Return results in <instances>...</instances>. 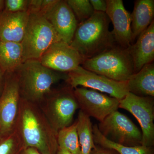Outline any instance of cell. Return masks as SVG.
I'll return each mask as SVG.
<instances>
[{
	"label": "cell",
	"instance_id": "obj_7",
	"mask_svg": "<svg viewBox=\"0 0 154 154\" xmlns=\"http://www.w3.org/2000/svg\"><path fill=\"white\" fill-rule=\"evenodd\" d=\"M19 81L15 71L5 73L0 96V137L15 131L20 107Z\"/></svg>",
	"mask_w": 154,
	"mask_h": 154
},
{
	"label": "cell",
	"instance_id": "obj_18",
	"mask_svg": "<svg viewBox=\"0 0 154 154\" xmlns=\"http://www.w3.org/2000/svg\"><path fill=\"white\" fill-rule=\"evenodd\" d=\"M129 93L141 97L154 96V64H147L127 81Z\"/></svg>",
	"mask_w": 154,
	"mask_h": 154
},
{
	"label": "cell",
	"instance_id": "obj_9",
	"mask_svg": "<svg viewBox=\"0 0 154 154\" xmlns=\"http://www.w3.org/2000/svg\"><path fill=\"white\" fill-rule=\"evenodd\" d=\"M66 82L73 89L77 87L90 88L108 94L111 97L120 100L128 92L127 81L118 82L97 74L83 68L81 66L67 73Z\"/></svg>",
	"mask_w": 154,
	"mask_h": 154
},
{
	"label": "cell",
	"instance_id": "obj_11",
	"mask_svg": "<svg viewBox=\"0 0 154 154\" xmlns=\"http://www.w3.org/2000/svg\"><path fill=\"white\" fill-rule=\"evenodd\" d=\"M74 93L80 110L99 122L119 108V100L96 90L77 87Z\"/></svg>",
	"mask_w": 154,
	"mask_h": 154
},
{
	"label": "cell",
	"instance_id": "obj_15",
	"mask_svg": "<svg viewBox=\"0 0 154 154\" xmlns=\"http://www.w3.org/2000/svg\"><path fill=\"white\" fill-rule=\"evenodd\" d=\"M28 12H0V40L21 43L29 18Z\"/></svg>",
	"mask_w": 154,
	"mask_h": 154
},
{
	"label": "cell",
	"instance_id": "obj_14",
	"mask_svg": "<svg viewBox=\"0 0 154 154\" xmlns=\"http://www.w3.org/2000/svg\"><path fill=\"white\" fill-rule=\"evenodd\" d=\"M43 16L52 25L61 40L70 45L79 24L66 1L58 0Z\"/></svg>",
	"mask_w": 154,
	"mask_h": 154
},
{
	"label": "cell",
	"instance_id": "obj_19",
	"mask_svg": "<svg viewBox=\"0 0 154 154\" xmlns=\"http://www.w3.org/2000/svg\"><path fill=\"white\" fill-rule=\"evenodd\" d=\"M23 62L21 43L0 40V68L4 73L15 71Z\"/></svg>",
	"mask_w": 154,
	"mask_h": 154
},
{
	"label": "cell",
	"instance_id": "obj_12",
	"mask_svg": "<svg viewBox=\"0 0 154 154\" xmlns=\"http://www.w3.org/2000/svg\"><path fill=\"white\" fill-rule=\"evenodd\" d=\"M38 60L48 68L68 73L81 66L84 60L69 44L61 41L51 45Z\"/></svg>",
	"mask_w": 154,
	"mask_h": 154
},
{
	"label": "cell",
	"instance_id": "obj_21",
	"mask_svg": "<svg viewBox=\"0 0 154 154\" xmlns=\"http://www.w3.org/2000/svg\"><path fill=\"white\" fill-rule=\"evenodd\" d=\"M77 130L81 147L80 154H90L96 147L93 136V125L90 117L80 110L76 120Z\"/></svg>",
	"mask_w": 154,
	"mask_h": 154
},
{
	"label": "cell",
	"instance_id": "obj_26",
	"mask_svg": "<svg viewBox=\"0 0 154 154\" xmlns=\"http://www.w3.org/2000/svg\"><path fill=\"white\" fill-rule=\"evenodd\" d=\"M90 2L95 12H106L107 7L106 0H90Z\"/></svg>",
	"mask_w": 154,
	"mask_h": 154
},
{
	"label": "cell",
	"instance_id": "obj_6",
	"mask_svg": "<svg viewBox=\"0 0 154 154\" xmlns=\"http://www.w3.org/2000/svg\"><path fill=\"white\" fill-rule=\"evenodd\" d=\"M38 105L57 133L72 124L75 113L79 108L74 89L70 86L57 90L52 89Z\"/></svg>",
	"mask_w": 154,
	"mask_h": 154
},
{
	"label": "cell",
	"instance_id": "obj_27",
	"mask_svg": "<svg viewBox=\"0 0 154 154\" xmlns=\"http://www.w3.org/2000/svg\"><path fill=\"white\" fill-rule=\"evenodd\" d=\"M90 154H119L117 152L112 149L102 147L96 145L95 148L93 149Z\"/></svg>",
	"mask_w": 154,
	"mask_h": 154
},
{
	"label": "cell",
	"instance_id": "obj_24",
	"mask_svg": "<svg viewBox=\"0 0 154 154\" xmlns=\"http://www.w3.org/2000/svg\"><path fill=\"white\" fill-rule=\"evenodd\" d=\"M23 148L22 140L16 130L0 137V154H19Z\"/></svg>",
	"mask_w": 154,
	"mask_h": 154
},
{
	"label": "cell",
	"instance_id": "obj_1",
	"mask_svg": "<svg viewBox=\"0 0 154 154\" xmlns=\"http://www.w3.org/2000/svg\"><path fill=\"white\" fill-rule=\"evenodd\" d=\"M15 130L24 148H33L42 154L56 152L57 133L38 105L21 98Z\"/></svg>",
	"mask_w": 154,
	"mask_h": 154
},
{
	"label": "cell",
	"instance_id": "obj_13",
	"mask_svg": "<svg viewBox=\"0 0 154 154\" xmlns=\"http://www.w3.org/2000/svg\"><path fill=\"white\" fill-rule=\"evenodd\" d=\"M105 14L113 24L111 31L116 44L128 48L132 42L131 14L125 8L122 0H106Z\"/></svg>",
	"mask_w": 154,
	"mask_h": 154
},
{
	"label": "cell",
	"instance_id": "obj_16",
	"mask_svg": "<svg viewBox=\"0 0 154 154\" xmlns=\"http://www.w3.org/2000/svg\"><path fill=\"white\" fill-rule=\"evenodd\" d=\"M134 74L154 60V21L138 37L136 42L130 46Z\"/></svg>",
	"mask_w": 154,
	"mask_h": 154
},
{
	"label": "cell",
	"instance_id": "obj_10",
	"mask_svg": "<svg viewBox=\"0 0 154 154\" xmlns=\"http://www.w3.org/2000/svg\"><path fill=\"white\" fill-rule=\"evenodd\" d=\"M119 108L127 110L138 122L141 128L142 146L153 147L154 97H141L128 93L119 100Z\"/></svg>",
	"mask_w": 154,
	"mask_h": 154
},
{
	"label": "cell",
	"instance_id": "obj_23",
	"mask_svg": "<svg viewBox=\"0 0 154 154\" xmlns=\"http://www.w3.org/2000/svg\"><path fill=\"white\" fill-rule=\"evenodd\" d=\"M66 2L74 14L78 24L90 19L95 12L89 0H67Z\"/></svg>",
	"mask_w": 154,
	"mask_h": 154
},
{
	"label": "cell",
	"instance_id": "obj_8",
	"mask_svg": "<svg viewBox=\"0 0 154 154\" xmlns=\"http://www.w3.org/2000/svg\"><path fill=\"white\" fill-rule=\"evenodd\" d=\"M97 125L105 137L115 143L129 147L142 145L141 131L128 117L118 110Z\"/></svg>",
	"mask_w": 154,
	"mask_h": 154
},
{
	"label": "cell",
	"instance_id": "obj_30",
	"mask_svg": "<svg viewBox=\"0 0 154 154\" xmlns=\"http://www.w3.org/2000/svg\"><path fill=\"white\" fill-rule=\"evenodd\" d=\"M55 154H72L69 152L63 149L60 148H58L57 151Z\"/></svg>",
	"mask_w": 154,
	"mask_h": 154
},
{
	"label": "cell",
	"instance_id": "obj_2",
	"mask_svg": "<svg viewBox=\"0 0 154 154\" xmlns=\"http://www.w3.org/2000/svg\"><path fill=\"white\" fill-rule=\"evenodd\" d=\"M105 13L95 12L88 20L78 24L70 45L84 60L95 57L117 45Z\"/></svg>",
	"mask_w": 154,
	"mask_h": 154
},
{
	"label": "cell",
	"instance_id": "obj_25",
	"mask_svg": "<svg viewBox=\"0 0 154 154\" xmlns=\"http://www.w3.org/2000/svg\"><path fill=\"white\" fill-rule=\"evenodd\" d=\"M28 0H5L4 10L11 13L28 12Z\"/></svg>",
	"mask_w": 154,
	"mask_h": 154
},
{
	"label": "cell",
	"instance_id": "obj_17",
	"mask_svg": "<svg viewBox=\"0 0 154 154\" xmlns=\"http://www.w3.org/2000/svg\"><path fill=\"white\" fill-rule=\"evenodd\" d=\"M154 0H137L131 17L132 42L146 30L154 21Z\"/></svg>",
	"mask_w": 154,
	"mask_h": 154
},
{
	"label": "cell",
	"instance_id": "obj_29",
	"mask_svg": "<svg viewBox=\"0 0 154 154\" xmlns=\"http://www.w3.org/2000/svg\"><path fill=\"white\" fill-rule=\"evenodd\" d=\"M5 73L0 68V96L2 91L5 82Z\"/></svg>",
	"mask_w": 154,
	"mask_h": 154
},
{
	"label": "cell",
	"instance_id": "obj_20",
	"mask_svg": "<svg viewBox=\"0 0 154 154\" xmlns=\"http://www.w3.org/2000/svg\"><path fill=\"white\" fill-rule=\"evenodd\" d=\"M94 141L96 145L102 147L112 149L119 154H154L153 147L143 146H127L115 143L107 139L101 134L98 129V125H93Z\"/></svg>",
	"mask_w": 154,
	"mask_h": 154
},
{
	"label": "cell",
	"instance_id": "obj_4",
	"mask_svg": "<svg viewBox=\"0 0 154 154\" xmlns=\"http://www.w3.org/2000/svg\"><path fill=\"white\" fill-rule=\"evenodd\" d=\"M83 68L118 82H126L134 74L130 47L116 45L99 55L83 61Z\"/></svg>",
	"mask_w": 154,
	"mask_h": 154
},
{
	"label": "cell",
	"instance_id": "obj_3",
	"mask_svg": "<svg viewBox=\"0 0 154 154\" xmlns=\"http://www.w3.org/2000/svg\"><path fill=\"white\" fill-rule=\"evenodd\" d=\"M15 72L21 99L38 105L51 92L53 85L68 79L67 73L48 68L38 60L25 61Z\"/></svg>",
	"mask_w": 154,
	"mask_h": 154
},
{
	"label": "cell",
	"instance_id": "obj_28",
	"mask_svg": "<svg viewBox=\"0 0 154 154\" xmlns=\"http://www.w3.org/2000/svg\"><path fill=\"white\" fill-rule=\"evenodd\" d=\"M19 154H42L36 149L31 147L24 148Z\"/></svg>",
	"mask_w": 154,
	"mask_h": 154
},
{
	"label": "cell",
	"instance_id": "obj_31",
	"mask_svg": "<svg viewBox=\"0 0 154 154\" xmlns=\"http://www.w3.org/2000/svg\"><path fill=\"white\" fill-rule=\"evenodd\" d=\"M4 2L5 1L0 0V12L4 8Z\"/></svg>",
	"mask_w": 154,
	"mask_h": 154
},
{
	"label": "cell",
	"instance_id": "obj_5",
	"mask_svg": "<svg viewBox=\"0 0 154 154\" xmlns=\"http://www.w3.org/2000/svg\"><path fill=\"white\" fill-rule=\"evenodd\" d=\"M24 37L21 42L24 62L38 60L48 48L62 41L54 28L41 14L29 13Z\"/></svg>",
	"mask_w": 154,
	"mask_h": 154
},
{
	"label": "cell",
	"instance_id": "obj_22",
	"mask_svg": "<svg viewBox=\"0 0 154 154\" xmlns=\"http://www.w3.org/2000/svg\"><path fill=\"white\" fill-rule=\"evenodd\" d=\"M57 142L58 147L65 150L71 154L81 153L76 121L58 131Z\"/></svg>",
	"mask_w": 154,
	"mask_h": 154
}]
</instances>
